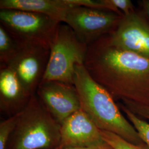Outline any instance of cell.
<instances>
[{
    "mask_svg": "<svg viewBox=\"0 0 149 149\" xmlns=\"http://www.w3.org/2000/svg\"><path fill=\"white\" fill-rule=\"evenodd\" d=\"M111 5L123 15H128L135 11L133 2L130 0H108Z\"/></svg>",
    "mask_w": 149,
    "mask_h": 149,
    "instance_id": "ac0fdd59",
    "label": "cell"
},
{
    "mask_svg": "<svg viewBox=\"0 0 149 149\" xmlns=\"http://www.w3.org/2000/svg\"><path fill=\"white\" fill-rule=\"evenodd\" d=\"M109 146L101 130L82 109L75 112L61 124V139L58 149L100 148Z\"/></svg>",
    "mask_w": 149,
    "mask_h": 149,
    "instance_id": "30bf717a",
    "label": "cell"
},
{
    "mask_svg": "<svg viewBox=\"0 0 149 149\" xmlns=\"http://www.w3.org/2000/svg\"><path fill=\"white\" fill-rule=\"evenodd\" d=\"M123 16L113 11L74 5L67 11L63 23L88 46L114 32Z\"/></svg>",
    "mask_w": 149,
    "mask_h": 149,
    "instance_id": "8992f818",
    "label": "cell"
},
{
    "mask_svg": "<svg viewBox=\"0 0 149 149\" xmlns=\"http://www.w3.org/2000/svg\"><path fill=\"white\" fill-rule=\"evenodd\" d=\"M21 44L0 24L1 68L7 66L18 53Z\"/></svg>",
    "mask_w": 149,
    "mask_h": 149,
    "instance_id": "4fadbf2b",
    "label": "cell"
},
{
    "mask_svg": "<svg viewBox=\"0 0 149 149\" xmlns=\"http://www.w3.org/2000/svg\"><path fill=\"white\" fill-rule=\"evenodd\" d=\"M107 37L113 45L149 58V21L141 11L124 15Z\"/></svg>",
    "mask_w": 149,
    "mask_h": 149,
    "instance_id": "ba28073f",
    "label": "cell"
},
{
    "mask_svg": "<svg viewBox=\"0 0 149 149\" xmlns=\"http://www.w3.org/2000/svg\"><path fill=\"white\" fill-rule=\"evenodd\" d=\"M140 3L142 13L149 21V0H143Z\"/></svg>",
    "mask_w": 149,
    "mask_h": 149,
    "instance_id": "d6986e66",
    "label": "cell"
},
{
    "mask_svg": "<svg viewBox=\"0 0 149 149\" xmlns=\"http://www.w3.org/2000/svg\"><path fill=\"white\" fill-rule=\"evenodd\" d=\"M123 104L128 109L139 117L144 118L149 120V106L136 103L128 100H123Z\"/></svg>",
    "mask_w": 149,
    "mask_h": 149,
    "instance_id": "e0dca14e",
    "label": "cell"
},
{
    "mask_svg": "<svg viewBox=\"0 0 149 149\" xmlns=\"http://www.w3.org/2000/svg\"><path fill=\"white\" fill-rule=\"evenodd\" d=\"M87 48L68 25L60 23L50 47L48 65L42 82L56 81L74 85L75 67L84 64Z\"/></svg>",
    "mask_w": 149,
    "mask_h": 149,
    "instance_id": "277c9868",
    "label": "cell"
},
{
    "mask_svg": "<svg viewBox=\"0 0 149 149\" xmlns=\"http://www.w3.org/2000/svg\"><path fill=\"white\" fill-rule=\"evenodd\" d=\"M22 112L11 116L0 123V149H6L8 141L16 128Z\"/></svg>",
    "mask_w": 149,
    "mask_h": 149,
    "instance_id": "2e32d148",
    "label": "cell"
},
{
    "mask_svg": "<svg viewBox=\"0 0 149 149\" xmlns=\"http://www.w3.org/2000/svg\"><path fill=\"white\" fill-rule=\"evenodd\" d=\"M49 55V47L21 44L16 56L7 65L15 72L26 92L31 97L36 94L42 81Z\"/></svg>",
    "mask_w": 149,
    "mask_h": 149,
    "instance_id": "52a82bcc",
    "label": "cell"
},
{
    "mask_svg": "<svg viewBox=\"0 0 149 149\" xmlns=\"http://www.w3.org/2000/svg\"><path fill=\"white\" fill-rule=\"evenodd\" d=\"M73 81L81 109L101 130L116 134L132 144H145L133 125L123 115L114 98L91 77L84 64L76 66Z\"/></svg>",
    "mask_w": 149,
    "mask_h": 149,
    "instance_id": "7a4b0ae2",
    "label": "cell"
},
{
    "mask_svg": "<svg viewBox=\"0 0 149 149\" xmlns=\"http://www.w3.org/2000/svg\"><path fill=\"white\" fill-rule=\"evenodd\" d=\"M60 139L61 124L35 94L22 112L9 149H58Z\"/></svg>",
    "mask_w": 149,
    "mask_h": 149,
    "instance_id": "3957f363",
    "label": "cell"
},
{
    "mask_svg": "<svg viewBox=\"0 0 149 149\" xmlns=\"http://www.w3.org/2000/svg\"><path fill=\"white\" fill-rule=\"evenodd\" d=\"M8 66L0 69V108L11 116L23 111L31 98Z\"/></svg>",
    "mask_w": 149,
    "mask_h": 149,
    "instance_id": "8fae6325",
    "label": "cell"
},
{
    "mask_svg": "<svg viewBox=\"0 0 149 149\" xmlns=\"http://www.w3.org/2000/svg\"><path fill=\"white\" fill-rule=\"evenodd\" d=\"M74 5L68 0H1V10H17L47 15L63 22Z\"/></svg>",
    "mask_w": 149,
    "mask_h": 149,
    "instance_id": "7c38bea8",
    "label": "cell"
},
{
    "mask_svg": "<svg viewBox=\"0 0 149 149\" xmlns=\"http://www.w3.org/2000/svg\"><path fill=\"white\" fill-rule=\"evenodd\" d=\"M114 100L149 106V58L112 45L107 36L88 46L84 64Z\"/></svg>",
    "mask_w": 149,
    "mask_h": 149,
    "instance_id": "6da1fadb",
    "label": "cell"
},
{
    "mask_svg": "<svg viewBox=\"0 0 149 149\" xmlns=\"http://www.w3.org/2000/svg\"><path fill=\"white\" fill-rule=\"evenodd\" d=\"M0 22L19 44L49 48L61 23L43 14L17 10H0Z\"/></svg>",
    "mask_w": 149,
    "mask_h": 149,
    "instance_id": "5b68a950",
    "label": "cell"
},
{
    "mask_svg": "<svg viewBox=\"0 0 149 149\" xmlns=\"http://www.w3.org/2000/svg\"><path fill=\"white\" fill-rule=\"evenodd\" d=\"M68 149H113L110 146L106 147H100V148H74Z\"/></svg>",
    "mask_w": 149,
    "mask_h": 149,
    "instance_id": "ffe728a7",
    "label": "cell"
},
{
    "mask_svg": "<svg viewBox=\"0 0 149 149\" xmlns=\"http://www.w3.org/2000/svg\"><path fill=\"white\" fill-rule=\"evenodd\" d=\"M36 94L52 116L60 124L81 109L79 96L74 85L56 81L42 82Z\"/></svg>",
    "mask_w": 149,
    "mask_h": 149,
    "instance_id": "9c48e42d",
    "label": "cell"
},
{
    "mask_svg": "<svg viewBox=\"0 0 149 149\" xmlns=\"http://www.w3.org/2000/svg\"><path fill=\"white\" fill-rule=\"evenodd\" d=\"M101 133L104 141L113 149H149L145 145L132 144L116 134L101 130Z\"/></svg>",
    "mask_w": 149,
    "mask_h": 149,
    "instance_id": "9a60e30c",
    "label": "cell"
},
{
    "mask_svg": "<svg viewBox=\"0 0 149 149\" xmlns=\"http://www.w3.org/2000/svg\"><path fill=\"white\" fill-rule=\"evenodd\" d=\"M119 108L126 114L128 120L136 129L144 144L149 148V122L145 121L131 112L123 104H120Z\"/></svg>",
    "mask_w": 149,
    "mask_h": 149,
    "instance_id": "5bb4252c",
    "label": "cell"
}]
</instances>
